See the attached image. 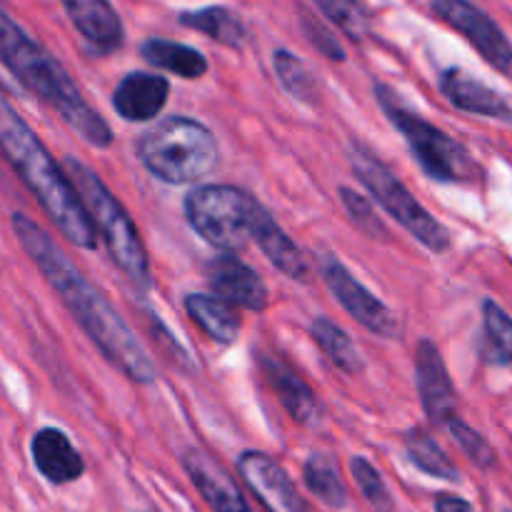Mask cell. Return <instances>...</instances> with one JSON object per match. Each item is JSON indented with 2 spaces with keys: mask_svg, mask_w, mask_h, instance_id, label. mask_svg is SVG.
<instances>
[{
  "mask_svg": "<svg viewBox=\"0 0 512 512\" xmlns=\"http://www.w3.org/2000/svg\"><path fill=\"white\" fill-rule=\"evenodd\" d=\"M13 230L23 250L35 263V268L45 275L50 288L63 298L65 308L73 313L75 323L85 330V335L108 358V363H113L133 383H153L158 370H155L148 350L140 345V340L125 325V320L115 313L105 295L80 273V268L68 258V253L28 215L15 213Z\"/></svg>",
  "mask_w": 512,
  "mask_h": 512,
  "instance_id": "cell-1",
  "label": "cell"
},
{
  "mask_svg": "<svg viewBox=\"0 0 512 512\" xmlns=\"http://www.w3.org/2000/svg\"><path fill=\"white\" fill-rule=\"evenodd\" d=\"M0 153L13 165L20 180L28 185L48 218L58 225L65 240L83 250H93L98 245V233H95L78 193L70 185L68 175L55 163L48 148L40 143L38 135L28 128V123L15 113L3 90H0Z\"/></svg>",
  "mask_w": 512,
  "mask_h": 512,
  "instance_id": "cell-2",
  "label": "cell"
},
{
  "mask_svg": "<svg viewBox=\"0 0 512 512\" xmlns=\"http://www.w3.org/2000/svg\"><path fill=\"white\" fill-rule=\"evenodd\" d=\"M0 63L30 93L48 103L85 143L93 148H108L113 143L110 125L100 118L98 110L90 108L68 70L38 40L30 38L3 8H0Z\"/></svg>",
  "mask_w": 512,
  "mask_h": 512,
  "instance_id": "cell-3",
  "label": "cell"
},
{
  "mask_svg": "<svg viewBox=\"0 0 512 512\" xmlns=\"http://www.w3.org/2000/svg\"><path fill=\"white\" fill-rule=\"evenodd\" d=\"M138 158L150 175L168 185L208 178L220 165V143L208 125L188 115H170L138 138Z\"/></svg>",
  "mask_w": 512,
  "mask_h": 512,
  "instance_id": "cell-4",
  "label": "cell"
},
{
  "mask_svg": "<svg viewBox=\"0 0 512 512\" xmlns=\"http://www.w3.org/2000/svg\"><path fill=\"white\" fill-rule=\"evenodd\" d=\"M65 175L78 193L95 233L105 240V248H108L113 263L128 275L130 283H135L138 288H150L153 275H150L148 250H145L138 228L123 203L80 160L65 158Z\"/></svg>",
  "mask_w": 512,
  "mask_h": 512,
  "instance_id": "cell-5",
  "label": "cell"
},
{
  "mask_svg": "<svg viewBox=\"0 0 512 512\" xmlns=\"http://www.w3.org/2000/svg\"><path fill=\"white\" fill-rule=\"evenodd\" d=\"M350 168L365 185V190L373 195L375 203H380V208L390 218L398 220V225H403L420 245H425L433 253H445L450 248L448 228L415 200V195L405 188L403 180L395 178L388 165L373 150L360 143L350 145Z\"/></svg>",
  "mask_w": 512,
  "mask_h": 512,
  "instance_id": "cell-6",
  "label": "cell"
},
{
  "mask_svg": "<svg viewBox=\"0 0 512 512\" xmlns=\"http://www.w3.org/2000/svg\"><path fill=\"white\" fill-rule=\"evenodd\" d=\"M375 95H378L390 123L405 135L415 160L430 178L438 183H468L478 175L473 155L453 135L435 128L433 123L405 108L398 95H393V90L385 85H375Z\"/></svg>",
  "mask_w": 512,
  "mask_h": 512,
  "instance_id": "cell-7",
  "label": "cell"
},
{
  "mask_svg": "<svg viewBox=\"0 0 512 512\" xmlns=\"http://www.w3.org/2000/svg\"><path fill=\"white\" fill-rule=\"evenodd\" d=\"M258 200L233 185H198L185 195L190 228L215 250L233 255L243 250L253 228Z\"/></svg>",
  "mask_w": 512,
  "mask_h": 512,
  "instance_id": "cell-8",
  "label": "cell"
},
{
  "mask_svg": "<svg viewBox=\"0 0 512 512\" xmlns=\"http://www.w3.org/2000/svg\"><path fill=\"white\" fill-rule=\"evenodd\" d=\"M323 278L330 293L338 298V303L363 325L370 333L380 335V338H398L400 335V320L388 305L380 298H375L338 258H328L323 265Z\"/></svg>",
  "mask_w": 512,
  "mask_h": 512,
  "instance_id": "cell-9",
  "label": "cell"
},
{
  "mask_svg": "<svg viewBox=\"0 0 512 512\" xmlns=\"http://www.w3.org/2000/svg\"><path fill=\"white\" fill-rule=\"evenodd\" d=\"M433 10L445 23L460 30L488 58L490 65L512 78V45L485 10L463 0H435Z\"/></svg>",
  "mask_w": 512,
  "mask_h": 512,
  "instance_id": "cell-10",
  "label": "cell"
},
{
  "mask_svg": "<svg viewBox=\"0 0 512 512\" xmlns=\"http://www.w3.org/2000/svg\"><path fill=\"white\" fill-rule=\"evenodd\" d=\"M415 378H418L423 410L435 425H448L458 418V395L445 360L433 340L423 338L415 348Z\"/></svg>",
  "mask_w": 512,
  "mask_h": 512,
  "instance_id": "cell-11",
  "label": "cell"
},
{
  "mask_svg": "<svg viewBox=\"0 0 512 512\" xmlns=\"http://www.w3.org/2000/svg\"><path fill=\"white\" fill-rule=\"evenodd\" d=\"M238 470L268 512H308L293 480L270 455L248 450L238 458Z\"/></svg>",
  "mask_w": 512,
  "mask_h": 512,
  "instance_id": "cell-12",
  "label": "cell"
},
{
  "mask_svg": "<svg viewBox=\"0 0 512 512\" xmlns=\"http://www.w3.org/2000/svg\"><path fill=\"white\" fill-rule=\"evenodd\" d=\"M205 278L213 288L215 298L225 300L233 308L260 310L268 308L270 295L260 275L235 255H218L205 265Z\"/></svg>",
  "mask_w": 512,
  "mask_h": 512,
  "instance_id": "cell-13",
  "label": "cell"
},
{
  "mask_svg": "<svg viewBox=\"0 0 512 512\" xmlns=\"http://www.w3.org/2000/svg\"><path fill=\"white\" fill-rule=\"evenodd\" d=\"M183 468L190 475L195 488L200 490L208 505L215 512H253L248 500L243 498L235 480L230 478L228 470L210 458L205 450L188 448L183 455Z\"/></svg>",
  "mask_w": 512,
  "mask_h": 512,
  "instance_id": "cell-14",
  "label": "cell"
},
{
  "mask_svg": "<svg viewBox=\"0 0 512 512\" xmlns=\"http://www.w3.org/2000/svg\"><path fill=\"white\" fill-rule=\"evenodd\" d=\"M170 95V83L155 73L135 70L113 90V108L128 123H145L158 118Z\"/></svg>",
  "mask_w": 512,
  "mask_h": 512,
  "instance_id": "cell-15",
  "label": "cell"
},
{
  "mask_svg": "<svg viewBox=\"0 0 512 512\" xmlns=\"http://www.w3.org/2000/svg\"><path fill=\"white\" fill-rule=\"evenodd\" d=\"M440 90L445 98L455 105L458 110L473 115H485V118H500L508 120L512 125V108L508 100L498 93V90L488 88L473 78L470 73L460 68H448L440 75Z\"/></svg>",
  "mask_w": 512,
  "mask_h": 512,
  "instance_id": "cell-16",
  "label": "cell"
},
{
  "mask_svg": "<svg viewBox=\"0 0 512 512\" xmlns=\"http://www.w3.org/2000/svg\"><path fill=\"white\" fill-rule=\"evenodd\" d=\"M250 238H255V243L263 250L265 258H268L280 273L288 275L290 280L305 283V280L310 278V265L308 260H305V255L300 253L298 245H295L293 240H290V235L275 223L273 215H270L268 208H263V205H258V210H255Z\"/></svg>",
  "mask_w": 512,
  "mask_h": 512,
  "instance_id": "cell-17",
  "label": "cell"
},
{
  "mask_svg": "<svg viewBox=\"0 0 512 512\" xmlns=\"http://www.w3.org/2000/svg\"><path fill=\"white\" fill-rule=\"evenodd\" d=\"M260 368H263L265 378H268L270 388L278 393L280 403L288 410L293 420L300 425H315L320 418V403L310 385L290 368L285 360L275 358V355H260Z\"/></svg>",
  "mask_w": 512,
  "mask_h": 512,
  "instance_id": "cell-18",
  "label": "cell"
},
{
  "mask_svg": "<svg viewBox=\"0 0 512 512\" xmlns=\"http://www.w3.org/2000/svg\"><path fill=\"white\" fill-rule=\"evenodd\" d=\"M30 453H33V463L38 473L53 485H68L85 473L83 458H80V453L73 448V443H70L63 430H38L33 445H30Z\"/></svg>",
  "mask_w": 512,
  "mask_h": 512,
  "instance_id": "cell-19",
  "label": "cell"
},
{
  "mask_svg": "<svg viewBox=\"0 0 512 512\" xmlns=\"http://www.w3.org/2000/svg\"><path fill=\"white\" fill-rule=\"evenodd\" d=\"M73 28L93 45L98 53H113L123 45V23L115 8L103 0H68L65 3Z\"/></svg>",
  "mask_w": 512,
  "mask_h": 512,
  "instance_id": "cell-20",
  "label": "cell"
},
{
  "mask_svg": "<svg viewBox=\"0 0 512 512\" xmlns=\"http://www.w3.org/2000/svg\"><path fill=\"white\" fill-rule=\"evenodd\" d=\"M185 313L210 340L220 345H233L240 338V330H243L238 310L225 303V300L215 298V295L190 293L185 298Z\"/></svg>",
  "mask_w": 512,
  "mask_h": 512,
  "instance_id": "cell-21",
  "label": "cell"
},
{
  "mask_svg": "<svg viewBox=\"0 0 512 512\" xmlns=\"http://www.w3.org/2000/svg\"><path fill=\"white\" fill-rule=\"evenodd\" d=\"M140 53H143V58L150 65L180 75V78L198 80L208 73V60H205V55L200 50L173 43V40L148 38L140 45Z\"/></svg>",
  "mask_w": 512,
  "mask_h": 512,
  "instance_id": "cell-22",
  "label": "cell"
},
{
  "mask_svg": "<svg viewBox=\"0 0 512 512\" xmlns=\"http://www.w3.org/2000/svg\"><path fill=\"white\" fill-rule=\"evenodd\" d=\"M178 23L190 30H198V33L208 35L215 43L228 45V48H243L245 43V28L240 18L230 13L228 8H220V5L185 10V13L178 15Z\"/></svg>",
  "mask_w": 512,
  "mask_h": 512,
  "instance_id": "cell-23",
  "label": "cell"
},
{
  "mask_svg": "<svg viewBox=\"0 0 512 512\" xmlns=\"http://www.w3.org/2000/svg\"><path fill=\"white\" fill-rule=\"evenodd\" d=\"M310 330H313V338L315 343H318V348L328 355V360L340 370V373H363V355H360L353 338H350L340 325H335L330 318H315L313 328Z\"/></svg>",
  "mask_w": 512,
  "mask_h": 512,
  "instance_id": "cell-24",
  "label": "cell"
},
{
  "mask_svg": "<svg viewBox=\"0 0 512 512\" xmlns=\"http://www.w3.org/2000/svg\"><path fill=\"white\" fill-rule=\"evenodd\" d=\"M305 485L310 493L328 508H345L348 505V488L338 473V465L328 453H315L305 460L303 468Z\"/></svg>",
  "mask_w": 512,
  "mask_h": 512,
  "instance_id": "cell-25",
  "label": "cell"
},
{
  "mask_svg": "<svg viewBox=\"0 0 512 512\" xmlns=\"http://www.w3.org/2000/svg\"><path fill=\"white\" fill-rule=\"evenodd\" d=\"M405 453H408L410 463L418 470H423L425 475H433L438 480H448L455 483L460 478V470L455 468L453 460L445 455V450L440 448L433 440V435L425 433V430L413 428L405 435Z\"/></svg>",
  "mask_w": 512,
  "mask_h": 512,
  "instance_id": "cell-26",
  "label": "cell"
},
{
  "mask_svg": "<svg viewBox=\"0 0 512 512\" xmlns=\"http://www.w3.org/2000/svg\"><path fill=\"white\" fill-rule=\"evenodd\" d=\"M483 358L495 365L512 363V318L495 300L483 303Z\"/></svg>",
  "mask_w": 512,
  "mask_h": 512,
  "instance_id": "cell-27",
  "label": "cell"
},
{
  "mask_svg": "<svg viewBox=\"0 0 512 512\" xmlns=\"http://www.w3.org/2000/svg\"><path fill=\"white\" fill-rule=\"evenodd\" d=\"M273 68L278 73L283 88L293 95L300 103H315V78L310 73L308 65L303 63V58H298L290 50L278 48L273 53Z\"/></svg>",
  "mask_w": 512,
  "mask_h": 512,
  "instance_id": "cell-28",
  "label": "cell"
},
{
  "mask_svg": "<svg viewBox=\"0 0 512 512\" xmlns=\"http://www.w3.org/2000/svg\"><path fill=\"white\" fill-rule=\"evenodd\" d=\"M350 470H353V478L358 483L360 493L365 495V500L370 503V508L375 512H393V498H390V490L385 485L383 475L373 468L365 458H353L350 463Z\"/></svg>",
  "mask_w": 512,
  "mask_h": 512,
  "instance_id": "cell-29",
  "label": "cell"
},
{
  "mask_svg": "<svg viewBox=\"0 0 512 512\" xmlns=\"http://www.w3.org/2000/svg\"><path fill=\"white\" fill-rule=\"evenodd\" d=\"M445 428H448L450 435L458 440V445L463 448V453L468 455L470 463L478 465V468H483V470L495 468V460H498V455H495V450L490 448V443L478 433V430H473L468 423H465V420H460V418H453L448 425H445Z\"/></svg>",
  "mask_w": 512,
  "mask_h": 512,
  "instance_id": "cell-30",
  "label": "cell"
},
{
  "mask_svg": "<svg viewBox=\"0 0 512 512\" xmlns=\"http://www.w3.org/2000/svg\"><path fill=\"white\" fill-rule=\"evenodd\" d=\"M315 8L333 20L343 33H348L353 40H360L368 30V15H365L363 5L358 3H345V0H318Z\"/></svg>",
  "mask_w": 512,
  "mask_h": 512,
  "instance_id": "cell-31",
  "label": "cell"
},
{
  "mask_svg": "<svg viewBox=\"0 0 512 512\" xmlns=\"http://www.w3.org/2000/svg\"><path fill=\"white\" fill-rule=\"evenodd\" d=\"M340 200H343V208L348 210L353 225H358L365 235H370V238H388V228L380 220V215L375 213V205L370 200H365L363 195L350 188H340Z\"/></svg>",
  "mask_w": 512,
  "mask_h": 512,
  "instance_id": "cell-32",
  "label": "cell"
},
{
  "mask_svg": "<svg viewBox=\"0 0 512 512\" xmlns=\"http://www.w3.org/2000/svg\"><path fill=\"white\" fill-rule=\"evenodd\" d=\"M303 28H305V33H308L310 43H313L320 53L328 55L330 60H345L343 45L338 43V38H335V35L330 33L323 23H318V20H313V18H305Z\"/></svg>",
  "mask_w": 512,
  "mask_h": 512,
  "instance_id": "cell-33",
  "label": "cell"
},
{
  "mask_svg": "<svg viewBox=\"0 0 512 512\" xmlns=\"http://www.w3.org/2000/svg\"><path fill=\"white\" fill-rule=\"evenodd\" d=\"M435 512H475V510L468 500L458 498V495L443 493L435 498Z\"/></svg>",
  "mask_w": 512,
  "mask_h": 512,
  "instance_id": "cell-34",
  "label": "cell"
}]
</instances>
